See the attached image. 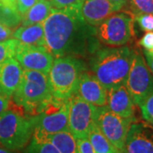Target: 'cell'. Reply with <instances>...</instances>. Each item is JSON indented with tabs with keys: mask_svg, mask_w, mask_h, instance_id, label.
Segmentation results:
<instances>
[{
	"mask_svg": "<svg viewBox=\"0 0 153 153\" xmlns=\"http://www.w3.org/2000/svg\"><path fill=\"white\" fill-rule=\"evenodd\" d=\"M11 98L14 105L27 115H38L54 98L48 76L40 71L24 69L20 85Z\"/></svg>",
	"mask_w": 153,
	"mask_h": 153,
	"instance_id": "7a4b0ae2",
	"label": "cell"
},
{
	"mask_svg": "<svg viewBox=\"0 0 153 153\" xmlns=\"http://www.w3.org/2000/svg\"><path fill=\"white\" fill-rule=\"evenodd\" d=\"M133 55L134 49L125 45L101 50L94 63V75L106 89L125 84Z\"/></svg>",
	"mask_w": 153,
	"mask_h": 153,
	"instance_id": "3957f363",
	"label": "cell"
},
{
	"mask_svg": "<svg viewBox=\"0 0 153 153\" xmlns=\"http://www.w3.org/2000/svg\"><path fill=\"white\" fill-rule=\"evenodd\" d=\"M20 42L16 38L0 41V65L10 58L15 57L17 45Z\"/></svg>",
	"mask_w": 153,
	"mask_h": 153,
	"instance_id": "603a6c76",
	"label": "cell"
},
{
	"mask_svg": "<svg viewBox=\"0 0 153 153\" xmlns=\"http://www.w3.org/2000/svg\"><path fill=\"white\" fill-rule=\"evenodd\" d=\"M75 94L95 106H104L107 104V89L96 76L90 73L82 72Z\"/></svg>",
	"mask_w": 153,
	"mask_h": 153,
	"instance_id": "4fadbf2b",
	"label": "cell"
},
{
	"mask_svg": "<svg viewBox=\"0 0 153 153\" xmlns=\"http://www.w3.org/2000/svg\"><path fill=\"white\" fill-rule=\"evenodd\" d=\"M13 29L0 23V41H4L12 37Z\"/></svg>",
	"mask_w": 153,
	"mask_h": 153,
	"instance_id": "f546056e",
	"label": "cell"
},
{
	"mask_svg": "<svg viewBox=\"0 0 153 153\" xmlns=\"http://www.w3.org/2000/svg\"><path fill=\"white\" fill-rule=\"evenodd\" d=\"M144 120L153 126V93L140 105Z\"/></svg>",
	"mask_w": 153,
	"mask_h": 153,
	"instance_id": "d4e9b609",
	"label": "cell"
},
{
	"mask_svg": "<svg viewBox=\"0 0 153 153\" xmlns=\"http://www.w3.org/2000/svg\"><path fill=\"white\" fill-rule=\"evenodd\" d=\"M127 10L134 16L139 14H153V0H128Z\"/></svg>",
	"mask_w": 153,
	"mask_h": 153,
	"instance_id": "7402d4cb",
	"label": "cell"
},
{
	"mask_svg": "<svg viewBox=\"0 0 153 153\" xmlns=\"http://www.w3.org/2000/svg\"><path fill=\"white\" fill-rule=\"evenodd\" d=\"M145 54V56H146V64H147L148 67L150 68V70L152 71V73L153 74V56L149 52V51H146L145 50L144 52Z\"/></svg>",
	"mask_w": 153,
	"mask_h": 153,
	"instance_id": "1f68e13d",
	"label": "cell"
},
{
	"mask_svg": "<svg viewBox=\"0 0 153 153\" xmlns=\"http://www.w3.org/2000/svg\"><path fill=\"white\" fill-rule=\"evenodd\" d=\"M111 3H113L114 4L117 5L118 7H120L121 10L123 8V7H126V5L128 4V0H110Z\"/></svg>",
	"mask_w": 153,
	"mask_h": 153,
	"instance_id": "d6a6232c",
	"label": "cell"
},
{
	"mask_svg": "<svg viewBox=\"0 0 153 153\" xmlns=\"http://www.w3.org/2000/svg\"><path fill=\"white\" fill-rule=\"evenodd\" d=\"M80 10L84 22L95 27L121 8L110 0H84Z\"/></svg>",
	"mask_w": 153,
	"mask_h": 153,
	"instance_id": "9a60e30c",
	"label": "cell"
},
{
	"mask_svg": "<svg viewBox=\"0 0 153 153\" xmlns=\"http://www.w3.org/2000/svg\"><path fill=\"white\" fill-rule=\"evenodd\" d=\"M34 128V117L14 105L0 115V146L12 152L22 150L29 144Z\"/></svg>",
	"mask_w": 153,
	"mask_h": 153,
	"instance_id": "277c9868",
	"label": "cell"
},
{
	"mask_svg": "<svg viewBox=\"0 0 153 153\" xmlns=\"http://www.w3.org/2000/svg\"><path fill=\"white\" fill-rule=\"evenodd\" d=\"M95 35L106 46H124L134 37V15L128 10L111 15L97 26Z\"/></svg>",
	"mask_w": 153,
	"mask_h": 153,
	"instance_id": "8992f818",
	"label": "cell"
},
{
	"mask_svg": "<svg viewBox=\"0 0 153 153\" xmlns=\"http://www.w3.org/2000/svg\"><path fill=\"white\" fill-rule=\"evenodd\" d=\"M76 145L78 153H94L93 146L88 138L76 139Z\"/></svg>",
	"mask_w": 153,
	"mask_h": 153,
	"instance_id": "83f0119b",
	"label": "cell"
},
{
	"mask_svg": "<svg viewBox=\"0 0 153 153\" xmlns=\"http://www.w3.org/2000/svg\"><path fill=\"white\" fill-rule=\"evenodd\" d=\"M106 106L112 112L126 118H135V104L133 101L125 84L107 89Z\"/></svg>",
	"mask_w": 153,
	"mask_h": 153,
	"instance_id": "5bb4252c",
	"label": "cell"
},
{
	"mask_svg": "<svg viewBox=\"0 0 153 153\" xmlns=\"http://www.w3.org/2000/svg\"><path fill=\"white\" fill-rule=\"evenodd\" d=\"M25 153H60L58 149L47 139L37 133H33L30 144Z\"/></svg>",
	"mask_w": 153,
	"mask_h": 153,
	"instance_id": "ffe728a7",
	"label": "cell"
},
{
	"mask_svg": "<svg viewBox=\"0 0 153 153\" xmlns=\"http://www.w3.org/2000/svg\"><path fill=\"white\" fill-rule=\"evenodd\" d=\"M149 52H150V53H151V54H152L153 56V50H152V51H149Z\"/></svg>",
	"mask_w": 153,
	"mask_h": 153,
	"instance_id": "e575fe53",
	"label": "cell"
},
{
	"mask_svg": "<svg viewBox=\"0 0 153 153\" xmlns=\"http://www.w3.org/2000/svg\"><path fill=\"white\" fill-rule=\"evenodd\" d=\"M81 7L54 9L43 23L45 47L57 57L76 51L82 43L87 23L81 15Z\"/></svg>",
	"mask_w": 153,
	"mask_h": 153,
	"instance_id": "6da1fadb",
	"label": "cell"
},
{
	"mask_svg": "<svg viewBox=\"0 0 153 153\" xmlns=\"http://www.w3.org/2000/svg\"><path fill=\"white\" fill-rule=\"evenodd\" d=\"M38 0H16V7L22 17L33 7Z\"/></svg>",
	"mask_w": 153,
	"mask_h": 153,
	"instance_id": "4316f807",
	"label": "cell"
},
{
	"mask_svg": "<svg viewBox=\"0 0 153 153\" xmlns=\"http://www.w3.org/2000/svg\"><path fill=\"white\" fill-rule=\"evenodd\" d=\"M139 44L146 51L153 50V32H146L139 41Z\"/></svg>",
	"mask_w": 153,
	"mask_h": 153,
	"instance_id": "f1b7e54d",
	"label": "cell"
},
{
	"mask_svg": "<svg viewBox=\"0 0 153 153\" xmlns=\"http://www.w3.org/2000/svg\"><path fill=\"white\" fill-rule=\"evenodd\" d=\"M96 109L97 106L85 101L76 94H73L69 99L68 128L76 140L88 138L94 124Z\"/></svg>",
	"mask_w": 153,
	"mask_h": 153,
	"instance_id": "30bf717a",
	"label": "cell"
},
{
	"mask_svg": "<svg viewBox=\"0 0 153 153\" xmlns=\"http://www.w3.org/2000/svg\"><path fill=\"white\" fill-rule=\"evenodd\" d=\"M23 70L15 57L2 63L0 65V91L11 98L22 81Z\"/></svg>",
	"mask_w": 153,
	"mask_h": 153,
	"instance_id": "2e32d148",
	"label": "cell"
},
{
	"mask_svg": "<svg viewBox=\"0 0 153 153\" xmlns=\"http://www.w3.org/2000/svg\"><path fill=\"white\" fill-rule=\"evenodd\" d=\"M136 22L144 32H153V14H139L134 16Z\"/></svg>",
	"mask_w": 153,
	"mask_h": 153,
	"instance_id": "cb8c5ba5",
	"label": "cell"
},
{
	"mask_svg": "<svg viewBox=\"0 0 153 153\" xmlns=\"http://www.w3.org/2000/svg\"><path fill=\"white\" fill-rule=\"evenodd\" d=\"M11 98L0 91V115L10 107Z\"/></svg>",
	"mask_w": 153,
	"mask_h": 153,
	"instance_id": "4dcf8cb0",
	"label": "cell"
},
{
	"mask_svg": "<svg viewBox=\"0 0 153 153\" xmlns=\"http://www.w3.org/2000/svg\"><path fill=\"white\" fill-rule=\"evenodd\" d=\"M54 9L55 8L48 0H38V2L22 17V26L44 23Z\"/></svg>",
	"mask_w": 153,
	"mask_h": 153,
	"instance_id": "ac0fdd59",
	"label": "cell"
},
{
	"mask_svg": "<svg viewBox=\"0 0 153 153\" xmlns=\"http://www.w3.org/2000/svg\"><path fill=\"white\" fill-rule=\"evenodd\" d=\"M0 2L2 4H5V5L16 9V0H0Z\"/></svg>",
	"mask_w": 153,
	"mask_h": 153,
	"instance_id": "836d02e7",
	"label": "cell"
},
{
	"mask_svg": "<svg viewBox=\"0 0 153 153\" xmlns=\"http://www.w3.org/2000/svg\"><path fill=\"white\" fill-rule=\"evenodd\" d=\"M0 23L15 29L22 23V16L16 9L7 6L0 2Z\"/></svg>",
	"mask_w": 153,
	"mask_h": 153,
	"instance_id": "44dd1931",
	"label": "cell"
},
{
	"mask_svg": "<svg viewBox=\"0 0 153 153\" xmlns=\"http://www.w3.org/2000/svg\"><path fill=\"white\" fill-rule=\"evenodd\" d=\"M83 72L82 63L72 56L57 57L48 74L53 97L66 101L76 94Z\"/></svg>",
	"mask_w": 153,
	"mask_h": 153,
	"instance_id": "5b68a950",
	"label": "cell"
},
{
	"mask_svg": "<svg viewBox=\"0 0 153 153\" xmlns=\"http://www.w3.org/2000/svg\"><path fill=\"white\" fill-rule=\"evenodd\" d=\"M68 108L69 100L63 101L54 97L39 114L34 117V132L42 135H48L69 131Z\"/></svg>",
	"mask_w": 153,
	"mask_h": 153,
	"instance_id": "9c48e42d",
	"label": "cell"
},
{
	"mask_svg": "<svg viewBox=\"0 0 153 153\" xmlns=\"http://www.w3.org/2000/svg\"><path fill=\"white\" fill-rule=\"evenodd\" d=\"M55 9H66L70 7H81L84 0H48Z\"/></svg>",
	"mask_w": 153,
	"mask_h": 153,
	"instance_id": "484cf974",
	"label": "cell"
},
{
	"mask_svg": "<svg viewBox=\"0 0 153 153\" xmlns=\"http://www.w3.org/2000/svg\"><path fill=\"white\" fill-rule=\"evenodd\" d=\"M15 58L23 69L40 71L47 76L55 60L45 46L22 43L17 45Z\"/></svg>",
	"mask_w": 153,
	"mask_h": 153,
	"instance_id": "8fae6325",
	"label": "cell"
},
{
	"mask_svg": "<svg viewBox=\"0 0 153 153\" xmlns=\"http://www.w3.org/2000/svg\"><path fill=\"white\" fill-rule=\"evenodd\" d=\"M135 118H126L112 112L106 106H97L94 123L119 153L123 149L126 137Z\"/></svg>",
	"mask_w": 153,
	"mask_h": 153,
	"instance_id": "ba28073f",
	"label": "cell"
},
{
	"mask_svg": "<svg viewBox=\"0 0 153 153\" xmlns=\"http://www.w3.org/2000/svg\"><path fill=\"white\" fill-rule=\"evenodd\" d=\"M88 139L91 143L94 153H119L112 144L101 133L95 123L88 133Z\"/></svg>",
	"mask_w": 153,
	"mask_h": 153,
	"instance_id": "d6986e66",
	"label": "cell"
},
{
	"mask_svg": "<svg viewBox=\"0 0 153 153\" xmlns=\"http://www.w3.org/2000/svg\"><path fill=\"white\" fill-rule=\"evenodd\" d=\"M125 86L134 103L139 106L153 93V74L140 50L134 49Z\"/></svg>",
	"mask_w": 153,
	"mask_h": 153,
	"instance_id": "52a82bcc",
	"label": "cell"
},
{
	"mask_svg": "<svg viewBox=\"0 0 153 153\" xmlns=\"http://www.w3.org/2000/svg\"><path fill=\"white\" fill-rule=\"evenodd\" d=\"M12 37L22 44L45 46L43 23L19 27L13 32Z\"/></svg>",
	"mask_w": 153,
	"mask_h": 153,
	"instance_id": "e0dca14e",
	"label": "cell"
},
{
	"mask_svg": "<svg viewBox=\"0 0 153 153\" xmlns=\"http://www.w3.org/2000/svg\"><path fill=\"white\" fill-rule=\"evenodd\" d=\"M120 153H153V126L146 121L133 122Z\"/></svg>",
	"mask_w": 153,
	"mask_h": 153,
	"instance_id": "7c38bea8",
	"label": "cell"
}]
</instances>
